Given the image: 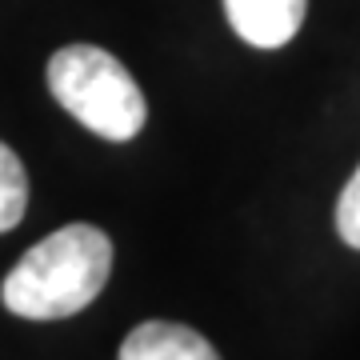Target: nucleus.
<instances>
[{
  "label": "nucleus",
  "mask_w": 360,
  "mask_h": 360,
  "mask_svg": "<svg viewBox=\"0 0 360 360\" xmlns=\"http://www.w3.org/2000/svg\"><path fill=\"white\" fill-rule=\"evenodd\" d=\"M108 272L112 240L96 224H65L16 260L0 284V300L25 321H65L104 292Z\"/></svg>",
  "instance_id": "f257e3e1"
},
{
  "label": "nucleus",
  "mask_w": 360,
  "mask_h": 360,
  "mask_svg": "<svg viewBox=\"0 0 360 360\" xmlns=\"http://www.w3.org/2000/svg\"><path fill=\"white\" fill-rule=\"evenodd\" d=\"M49 92L72 120L104 141H132L148 120L141 84L112 52L68 44L49 60Z\"/></svg>",
  "instance_id": "f03ea898"
},
{
  "label": "nucleus",
  "mask_w": 360,
  "mask_h": 360,
  "mask_svg": "<svg viewBox=\"0 0 360 360\" xmlns=\"http://www.w3.org/2000/svg\"><path fill=\"white\" fill-rule=\"evenodd\" d=\"M309 0H224L229 25L252 49H284L304 25Z\"/></svg>",
  "instance_id": "7ed1b4c3"
},
{
  "label": "nucleus",
  "mask_w": 360,
  "mask_h": 360,
  "mask_svg": "<svg viewBox=\"0 0 360 360\" xmlns=\"http://www.w3.org/2000/svg\"><path fill=\"white\" fill-rule=\"evenodd\" d=\"M120 360H220V352L188 324L144 321L124 336Z\"/></svg>",
  "instance_id": "20e7f679"
},
{
  "label": "nucleus",
  "mask_w": 360,
  "mask_h": 360,
  "mask_svg": "<svg viewBox=\"0 0 360 360\" xmlns=\"http://www.w3.org/2000/svg\"><path fill=\"white\" fill-rule=\"evenodd\" d=\"M28 208V176L20 156L0 141V232L16 229Z\"/></svg>",
  "instance_id": "39448f33"
},
{
  "label": "nucleus",
  "mask_w": 360,
  "mask_h": 360,
  "mask_svg": "<svg viewBox=\"0 0 360 360\" xmlns=\"http://www.w3.org/2000/svg\"><path fill=\"white\" fill-rule=\"evenodd\" d=\"M336 232L348 248H360V168L348 176L345 193L336 200Z\"/></svg>",
  "instance_id": "423d86ee"
}]
</instances>
